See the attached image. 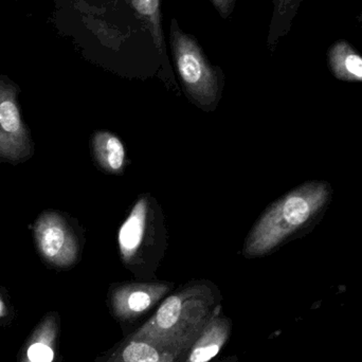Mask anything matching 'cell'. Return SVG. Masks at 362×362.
I'll use <instances>...</instances> for the list:
<instances>
[{
  "label": "cell",
  "instance_id": "obj_14",
  "mask_svg": "<svg viewBox=\"0 0 362 362\" xmlns=\"http://www.w3.org/2000/svg\"><path fill=\"white\" fill-rule=\"evenodd\" d=\"M168 354L144 340L132 339L107 362H161Z\"/></svg>",
  "mask_w": 362,
  "mask_h": 362
},
{
  "label": "cell",
  "instance_id": "obj_3",
  "mask_svg": "<svg viewBox=\"0 0 362 362\" xmlns=\"http://www.w3.org/2000/svg\"><path fill=\"white\" fill-rule=\"evenodd\" d=\"M169 40L183 88L199 105H213L223 86V70L210 63L199 42L183 31L176 17L171 18Z\"/></svg>",
  "mask_w": 362,
  "mask_h": 362
},
{
  "label": "cell",
  "instance_id": "obj_7",
  "mask_svg": "<svg viewBox=\"0 0 362 362\" xmlns=\"http://www.w3.org/2000/svg\"><path fill=\"white\" fill-rule=\"evenodd\" d=\"M219 310L221 306L189 346L182 362H209L221 352L231 334V323L219 315Z\"/></svg>",
  "mask_w": 362,
  "mask_h": 362
},
{
  "label": "cell",
  "instance_id": "obj_15",
  "mask_svg": "<svg viewBox=\"0 0 362 362\" xmlns=\"http://www.w3.org/2000/svg\"><path fill=\"white\" fill-rule=\"evenodd\" d=\"M223 19H228L233 13L236 0H209Z\"/></svg>",
  "mask_w": 362,
  "mask_h": 362
},
{
  "label": "cell",
  "instance_id": "obj_12",
  "mask_svg": "<svg viewBox=\"0 0 362 362\" xmlns=\"http://www.w3.org/2000/svg\"><path fill=\"white\" fill-rule=\"evenodd\" d=\"M131 1L138 15L148 23L155 46L160 55L161 63L165 67H169V57H168L165 31H163L161 0H131Z\"/></svg>",
  "mask_w": 362,
  "mask_h": 362
},
{
  "label": "cell",
  "instance_id": "obj_5",
  "mask_svg": "<svg viewBox=\"0 0 362 362\" xmlns=\"http://www.w3.org/2000/svg\"><path fill=\"white\" fill-rule=\"evenodd\" d=\"M29 152V140L17 107L14 87L0 81V155L18 160Z\"/></svg>",
  "mask_w": 362,
  "mask_h": 362
},
{
  "label": "cell",
  "instance_id": "obj_4",
  "mask_svg": "<svg viewBox=\"0 0 362 362\" xmlns=\"http://www.w3.org/2000/svg\"><path fill=\"white\" fill-rule=\"evenodd\" d=\"M35 236L40 252L53 265L68 267L78 259V243L59 215L46 213L40 216L36 223Z\"/></svg>",
  "mask_w": 362,
  "mask_h": 362
},
{
  "label": "cell",
  "instance_id": "obj_11",
  "mask_svg": "<svg viewBox=\"0 0 362 362\" xmlns=\"http://www.w3.org/2000/svg\"><path fill=\"white\" fill-rule=\"evenodd\" d=\"M93 150L102 169L119 174L125 165V148L118 137L108 132H98L93 138Z\"/></svg>",
  "mask_w": 362,
  "mask_h": 362
},
{
  "label": "cell",
  "instance_id": "obj_13",
  "mask_svg": "<svg viewBox=\"0 0 362 362\" xmlns=\"http://www.w3.org/2000/svg\"><path fill=\"white\" fill-rule=\"evenodd\" d=\"M301 0H272L274 12L268 30L267 46L274 49L279 40L291 30Z\"/></svg>",
  "mask_w": 362,
  "mask_h": 362
},
{
  "label": "cell",
  "instance_id": "obj_16",
  "mask_svg": "<svg viewBox=\"0 0 362 362\" xmlns=\"http://www.w3.org/2000/svg\"><path fill=\"white\" fill-rule=\"evenodd\" d=\"M0 312H1V303H0Z\"/></svg>",
  "mask_w": 362,
  "mask_h": 362
},
{
  "label": "cell",
  "instance_id": "obj_8",
  "mask_svg": "<svg viewBox=\"0 0 362 362\" xmlns=\"http://www.w3.org/2000/svg\"><path fill=\"white\" fill-rule=\"evenodd\" d=\"M148 200L141 198L136 202L131 214L119 231V248L123 261L131 262L144 243L148 225Z\"/></svg>",
  "mask_w": 362,
  "mask_h": 362
},
{
  "label": "cell",
  "instance_id": "obj_6",
  "mask_svg": "<svg viewBox=\"0 0 362 362\" xmlns=\"http://www.w3.org/2000/svg\"><path fill=\"white\" fill-rule=\"evenodd\" d=\"M165 284L134 283L124 284L112 291V312L121 320H132L148 312L169 291Z\"/></svg>",
  "mask_w": 362,
  "mask_h": 362
},
{
  "label": "cell",
  "instance_id": "obj_10",
  "mask_svg": "<svg viewBox=\"0 0 362 362\" xmlns=\"http://www.w3.org/2000/svg\"><path fill=\"white\" fill-rule=\"evenodd\" d=\"M329 65L338 80L362 82V57L344 40H339L329 51Z\"/></svg>",
  "mask_w": 362,
  "mask_h": 362
},
{
  "label": "cell",
  "instance_id": "obj_2",
  "mask_svg": "<svg viewBox=\"0 0 362 362\" xmlns=\"http://www.w3.org/2000/svg\"><path fill=\"white\" fill-rule=\"evenodd\" d=\"M331 185L310 181L274 202L255 223L245 244L247 257H259L312 223L331 202Z\"/></svg>",
  "mask_w": 362,
  "mask_h": 362
},
{
  "label": "cell",
  "instance_id": "obj_9",
  "mask_svg": "<svg viewBox=\"0 0 362 362\" xmlns=\"http://www.w3.org/2000/svg\"><path fill=\"white\" fill-rule=\"evenodd\" d=\"M57 332V317L49 315L34 332L21 362L54 361Z\"/></svg>",
  "mask_w": 362,
  "mask_h": 362
},
{
  "label": "cell",
  "instance_id": "obj_1",
  "mask_svg": "<svg viewBox=\"0 0 362 362\" xmlns=\"http://www.w3.org/2000/svg\"><path fill=\"white\" fill-rule=\"evenodd\" d=\"M214 296L206 285L187 287L167 298L154 316L134 334L173 357H183L208 325L217 308Z\"/></svg>",
  "mask_w": 362,
  "mask_h": 362
}]
</instances>
